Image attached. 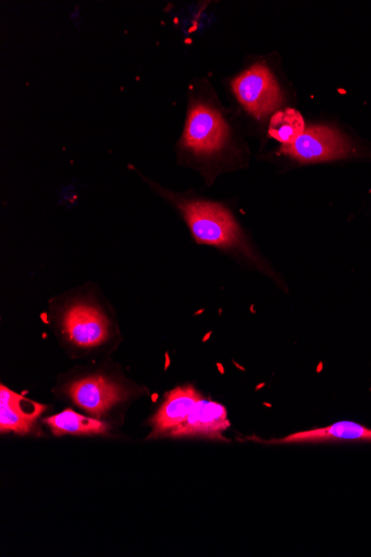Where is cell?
<instances>
[{
    "label": "cell",
    "mask_w": 371,
    "mask_h": 557,
    "mask_svg": "<svg viewBox=\"0 0 371 557\" xmlns=\"http://www.w3.org/2000/svg\"><path fill=\"white\" fill-rule=\"evenodd\" d=\"M198 244L224 249H238L248 258L251 250L233 214L222 205L171 196Z\"/></svg>",
    "instance_id": "obj_1"
},
{
    "label": "cell",
    "mask_w": 371,
    "mask_h": 557,
    "mask_svg": "<svg viewBox=\"0 0 371 557\" xmlns=\"http://www.w3.org/2000/svg\"><path fill=\"white\" fill-rule=\"evenodd\" d=\"M230 139V126L220 111L206 101L191 104L182 145L197 157H213L224 149Z\"/></svg>",
    "instance_id": "obj_2"
},
{
    "label": "cell",
    "mask_w": 371,
    "mask_h": 557,
    "mask_svg": "<svg viewBox=\"0 0 371 557\" xmlns=\"http://www.w3.org/2000/svg\"><path fill=\"white\" fill-rule=\"evenodd\" d=\"M232 88L239 104L257 119L268 116L282 104V91L274 75L261 64L237 76Z\"/></svg>",
    "instance_id": "obj_3"
},
{
    "label": "cell",
    "mask_w": 371,
    "mask_h": 557,
    "mask_svg": "<svg viewBox=\"0 0 371 557\" xmlns=\"http://www.w3.org/2000/svg\"><path fill=\"white\" fill-rule=\"evenodd\" d=\"M283 153L302 164L339 160L348 157L350 145L337 131L330 127H312L292 145L284 146Z\"/></svg>",
    "instance_id": "obj_4"
},
{
    "label": "cell",
    "mask_w": 371,
    "mask_h": 557,
    "mask_svg": "<svg viewBox=\"0 0 371 557\" xmlns=\"http://www.w3.org/2000/svg\"><path fill=\"white\" fill-rule=\"evenodd\" d=\"M69 393L79 408L97 417L126 397L124 388L102 376L76 381Z\"/></svg>",
    "instance_id": "obj_5"
},
{
    "label": "cell",
    "mask_w": 371,
    "mask_h": 557,
    "mask_svg": "<svg viewBox=\"0 0 371 557\" xmlns=\"http://www.w3.org/2000/svg\"><path fill=\"white\" fill-rule=\"evenodd\" d=\"M65 333L82 347H94L109 337V322L103 314L88 304H76L64 317Z\"/></svg>",
    "instance_id": "obj_6"
},
{
    "label": "cell",
    "mask_w": 371,
    "mask_h": 557,
    "mask_svg": "<svg viewBox=\"0 0 371 557\" xmlns=\"http://www.w3.org/2000/svg\"><path fill=\"white\" fill-rule=\"evenodd\" d=\"M231 426L227 410L222 404L201 398L188 418L170 432L171 436H207L226 440L222 433Z\"/></svg>",
    "instance_id": "obj_7"
},
{
    "label": "cell",
    "mask_w": 371,
    "mask_h": 557,
    "mask_svg": "<svg viewBox=\"0 0 371 557\" xmlns=\"http://www.w3.org/2000/svg\"><path fill=\"white\" fill-rule=\"evenodd\" d=\"M42 404L33 401L2 385L0 387V430L25 434L45 412Z\"/></svg>",
    "instance_id": "obj_8"
},
{
    "label": "cell",
    "mask_w": 371,
    "mask_h": 557,
    "mask_svg": "<svg viewBox=\"0 0 371 557\" xmlns=\"http://www.w3.org/2000/svg\"><path fill=\"white\" fill-rule=\"evenodd\" d=\"M201 398L193 386L177 387L169 393L162 408L152 419L153 434L171 432L181 425Z\"/></svg>",
    "instance_id": "obj_9"
},
{
    "label": "cell",
    "mask_w": 371,
    "mask_h": 557,
    "mask_svg": "<svg viewBox=\"0 0 371 557\" xmlns=\"http://www.w3.org/2000/svg\"><path fill=\"white\" fill-rule=\"evenodd\" d=\"M371 442V430L356 424L354 422H338L324 429L305 431L288 435L281 440L269 443L290 444V443H322V442Z\"/></svg>",
    "instance_id": "obj_10"
},
{
    "label": "cell",
    "mask_w": 371,
    "mask_h": 557,
    "mask_svg": "<svg viewBox=\"0 0 371 557\" xmlns=\"http://www.w3.org/2000/svg\"><path fill=\"white\" fill-rule=\"evenodd\" d=\"M57 435L63 434H101L108 432V425L94 419L85 418L72 410L64 411L45 421Z\"/></svg>",
    "instance_id": "obj_11"
},
{
    "label": "cell",
    "mask_w": 371,
    "mask_h": 557,
    "mask_svg": "<svg viewBox=\"0 0 371 557\" xmlns=\"http://www.w3.org/2000/svg\"><path fill=\"white\" fill-rule=\"evenodd\" d=\"M304 133V119L295 110L279 112L272 119L270 135L285 146L294 144Z\"/></svg>",
    "instance_id": "obj_12"
}]
</instances>
